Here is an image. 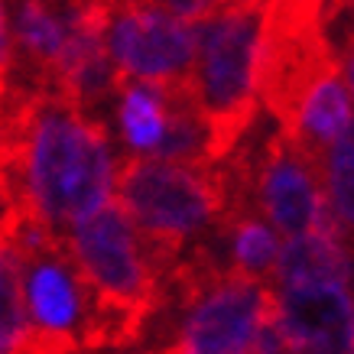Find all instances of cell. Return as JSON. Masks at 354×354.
Masks as SVG:
<instances>
[{
  "instance_id": "1",
  "label": "cell",
  "mask_w": 354,
  "mask_h": 354,
  "mask_svg": "<svg viewBox=\"0 0 354 354\" xmlns=\"http://www.w3.org/2000/svg\"><path fill=\"white\" fill-rule=\"evenodd\" d=\"M0 172L17 185V208L55 237L114 198L118 160L108 127L55 95L23 97L7 114Z\"/></svg>"
},
{
  "instance_id": "5",
  "label": "cell",
  "mask_w": 354,
  "mask_h": 354,
  "mask_svg": "<svg viewBox=\"0 0 354 354\" xmlns=\"http://www.w3.org/2000/svg\"><path fill=\"white\" fill-rule=\"evenodd\" d=\"M20 250L26 354H82L91 342L95 299L65 250L62 237L36 225L23 212L10 218Z\"/></svg>"
},
{
  "instance_id": "11",
  "label": "cell",
  "mask_w": 354,
  "mask_h": 354,
  "mask_svg": "<svg viewBox=\"0 0 354 354\" xmlns=\"http://www.w3.org/2000/svg\"><path fill=\"white\" fill-rule=\"evenodd\" d=\"M172 114V88L118 78V130L133 160H156Z\"/></svg>"
},
{
  "instance_id": "10",
  "label": "cell",
  "mask_w": 354,
  "mask_h": 354,
  "mask_svg": "<svg viewBox=\"0 0 354 354\" xmlns=\"http://www.w3.org/2000/svg\"><path fill=\"white\" fill-rule=\"evenodd\" d=\"M279 130L322 166L325 150L351 130V82L342 62L328 65L292 104Z\"/></svg>"
},
{
  "instance_id": "12",
  "label": "cell",
  "mask_w": 354,
  "mask_h": 354,
  "mask_svg": "<svg viewBox=\"0 0 354 354\" xmlns=\"http://www.w3.org/2000/svg\"><path fill=\"white\" fill-rule=\"evenodd\" d=\"M221 231L227 234V270L237 277L270 283L273 270H277L279 247H283L277 231L254 208L227 215L221 221Z\"/></svg>"
},
{
  "instance_id": "16",
  "label": "cell",
  "mask_w": 354,
  "mask_h": 354,
  "mask_svg": "<svg viewBox=\"0 0 354 354\" xmlns=\"http://www.w3.org/2000/svg\"><path fill=\"white\" fill-rule=\"evenodd\" d=\"M10 72H13L10 17H7V0H0V104H7V95H10Z\"/></svg>"
},
{
  "instance_id": "15",
  "label": "cell",
  "mask_w": 354,
  "mask_h": 354,
  "mask_svg": "<svg viewBox=\"0 0 354 354\" xmlns=\"http://www.w3.org/2000/svg\"><path fill=\"white\" fill-rule=\"evenodd\" d=\"M156 3H160L169 17H176V20L189 23V26H202V23L218 10L221 0H156Z\"/></svg>"
},
{
  "instance_id": "9",
  "label": "cell",
  "mask_w": 354,
  "mask_h": 354,
  "mask_svg": "<svg viewBox=\"0 0 354 354\" xmlns=\"http://www.w3.org/2000/svg\"><path fill=\"white\" fill-rule=\"evenodd\" d=\"M273 296L290 354H351L354 306L348 277L277 283Z\"/></svg>"
},
{
  "instance_id": "2",
  "label": "cell",
  "mask_w": 354,
  "mask_h": 354,
  "mask_svg": "<svg viewBox=\"0 0 354 354\" xmlns=\"http://www.w3.org/2000/svg\"><path fill=\"white\" fill-rule=\"evenodd\" d=\"M62 244L95 299L88 351L130 344L162 302L166 277L147 241L111 198L95 215L68 227Z\"/></svg>"
},
{
  "instance_id": "7",
  "label": "cell",
  "mask_w": 354,
  "mask_h": 354,
  "mask_svg": "<svg viewBox=\"0 0 354 354\" xmlns=\"http://www.w3.org/2000/svg\"><path fill=\"white\" fill-rule=\"evenodd\" d=\"M185 315L160 354H254L260 325L277 309L273 286L263 279L218 270L183 292Z\"/></svg>"
},
{
  "instance_id": "14",
  "label": "cell",
  "mask_w": 354,
  "mask_h": 354,
  "mask_svg": "<svg viewBox=\"0 0 354 354\" xmlns=\"http://www.w3.org/2000/svg\"><path fill=\"white\" fill-rule=\"evenodd\" d=\"M10 218L0 221V354H26L23 273L20 250H17V241L10 234Z\"/></svg>"
},
{
  "instance_id": "13",
  "label": "cell",
  "mask_w": 354,
  "mask_h": 354,
  "mask_svg": "<svg viewBox=\"0 0 354 354\" xmlns=\"http://www.w3.org/2000/svg\"><path fill=\"white\" fill-rule=\"evenodd\" d=\"M348 247L344 234L338 231H315V234L283 241L277 257V270L270 286L292 283V279H315V277H348Z\"/></svg>"
},
{
  "instance_id": "17",
  "label": "cell",
  "mask_w": 354,
  "mask_h": 354,
  "mask_svg": "<svg viewBox=\"0 0 354 354\" xmlns=\"http://www.w3.org/2000/svg\"><path fill=\"white\" fill-rule=\"evenodd\" d=\"M124 3H153V0H124Z\"/></svg>"
},
{
  "instance_id": "6",
  "label": "cell",
  "mask_w": 354,
  "mask_h": 354,
  "mask_svg": "<svg viewBox=\"0 0 354 354\" xmlns=\"http://www.w3.org/2000/svg\"><path fill=\"white\" fill-rule=\"evenodd\" d=\"M231 160V176L244 189L250 208L277 231L279 241L315 234V231H338L328 198H325L322 166L302 153L283 130H273L260 150L250 156V162ZM342 234V231H338Z\"/></svg>"
},
{
  "instance_id": "4",
  "label": "cell",
  "mask_w": 354,
  "mask_h": 354,
  "mask_svg": "<svg viewBox=\"0 0 354 354\" xmlns=\"http://www.w3.org/2000/svg\"><path fill=\"white\" fill-rule=\"evenodd\" d=\"M114 202L147 241L162 277L227 215V189L218 166L166 160L127 156L118 162Z\"/></svg>"
},
{
  "instance_id": "8",
  "label": "cell",
  "mask_w": 354,
  "mask_h": 354,
  "mask_svg": "<svg viewBox=\"0 0 354 354\" xmlns=\"http://www.w3.org/2000/svg\"><path fill=\"white\" fill-rule=\"evenodd\" d=\"M104 53L118 78L160 88L192 85L198 26L176 20L160 3L111 0L104 23Z\"/></svg>"
},
{
  "instance_id": "3",
  "label": "cell",
  "mask_w": 354,
  "mask_h": 354,
  "mask_svg": "<svg viewBox=\"0 0 354 354\" xmlns=\"http://www.w3.org/2000/svg\"><path fill=\"white\" fill-rule=\"evenodd\" d=\"M263 30L267 0H221L218 10L198 26L192 101L208 127L212 166L225 162L257 120Z\"/></svg>"
}]
</instances>
